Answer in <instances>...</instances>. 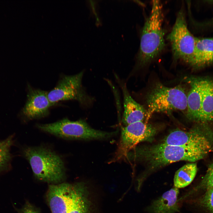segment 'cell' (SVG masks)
Returning <instances> with one entry per match:
<instances>
[{
  "instance_id": "obj_11",
  "label": "cell",
  "mask_w": 213,
  "mask_h": 213,
  "mask_svg": "<svg viewBox=\"0 0 213 213\" xmlns=\"http://www.w3.org/2000/svg\"><path fill=\"white\" fill-rule=\"evenodd\" d=\"M162 142L180 146H190L213 142V132L209 129L199 128L188 131L177 129L169 134Z\"/></svg>"
},
{
  "instance_id": "obj_3",
  "label": "cell",
  "mask_w": 213,
  "mask_h": 213,
  "mask_svg": "<svg viewBox=\"0 0 213 213\" xmlns=\"http://www.w3.org/2000/svg\"><path fill=\"white\" fill-rule=\"evenodd\" d=\"M47 197L51 213H90L87 190L83 183L50 185Z\"/></svg>"
},
{
  "instance_id": "obj_21",
  "label": "cell",
  "mask_w": 213,
  "mask_h": 213,
  "mask_svg": "<svg viewBox=\"0 0 213 213\" xmlns=\"http://www.w3.org/2000/svg\"><path fill=\"white\" fill-rule=\"evenodd\" d=\"M21 213H38V212L29 204H28L24 206Z\"/></svg>"
},
{
  "instance_id": "obj_12",
  "label": "cell",
  "mask_w": 213,
  "mask_h": 213,
  "mask_svg": "<svg viewBox=\"0 0 213 213\" xmlns=\"http://www.w3.org/2000/svg\"><path fill=\"white\" fill-rule=\"evenodd\" d=\"M184 79L191 87L187 95L186 116L191 121L199 122L206 79L193 77H186Z\"/></svg>"
},
{
  "instance_id": "obj_5",
  "label": "cell",
  "mask_w": 213,
  "mask_h": 213,
  "mask_svg": "<svg viewBox=\"0 0 213 213\" xmlns=\"http://www.w3.org/2000/svg\"><path fill=\"white\" fill-rule=\"evenodd\" d=\"M145 101L147 108L146 123L154 113L168 114L186 111L187 109V95L180 85L169 87L156 83L146 93Z\"/></svg>"
},
{
  "instance_id": "obj_2",
  "label": "cell",
  "mask_w": 213,
  "mask_h": 213,
  "mask_svg": "<svg viewBox=\"0 0 213 213\" xmlns=\"http://www.w3.org/2000/svg\"><path fill=\"white\" fill-rule=\"evenodd\" d=\"M162 12L160 1H153L151 14L141 33L139 50L136 57L137 68L144 67L154 60L165 47Z\"/></svg>"
},
{
  "instance_id": "obj_14",
  "label": "cell",
  "mask_w": 213,
  "mask_h": 213,
  "mask_svg": "<svg viewBox=\"0 0 213 213\" xmlns=\"http://www.w3.org/2000/svg\"><path fill=\"white\" fill-rule=\"evenodd\" d=\"M123 96L124 111L122 122L125 126L144 120L146 123L147 110L130 96L125 83L120 84Z\"/></svg>"
},
{
  "instance_id": "obj_19",
  "label": "cell",
  "mask_w": 213,
  "mask_h": 213,
  "mask_svg": "<svg viewBox=\"0 0 213 213\" xmlns=\"http://www.w3.org/2000/svg\"><path fill=\"white\" fill-rule=\"evenodd\" d=\"M199 187L203 188L206 189L213 188V162L208 167Z\"/></svg>"
},
{
  "instance_id": "obj_16",
  "label": "cell",
  "mask_w": 213,
  "mask_h": 213,
  "mask_svg": "<svg viewBox=\"0 0 213 213\" xmlns=\"http://www.w3.org/2000/svg\"><path fill=\"white\" fill-rule=\"evenodd\" d=\"M213 122V80L206 79L199 123Z\"/></svg>"
},
{
  "instance_id": "obj_1",
  "label": "cell",
  "mask_w": 213,
  "mask_h": 213,
  "mask_svg": "<svg viewBox=\"0 0 213 213\" xmlns=\"http://www.w3.org/2000/svg\"><path fill=\"white\" fill-rule=\"evenodd\" d=\"M212 149L213 142L190 146L174 145L162 142L135 148L128 153L125 159L143 162L151 172L177 162H194L204 158Z\"/></svg>"
},
{
  "instance_id": "obj_20",
  "label": "cell",
  "mask_w": 213,
  "mask_h": 213,
  "mask_svg": "<svg viewBox=\"0 0 213 213\" xmlns=\"http://www.w3.org/2000/svg\"><path fill=\"white\" fill-rule=\"evenodd\" d=\"M201 202L205 208L213 213V188L206 189Z\"/></svg>"
},
{
  "instance_id": "obj_6",
  "label": "cell",
  "mask_w": 213,
  "mask_h": 213,
  "mask_svg": "<svg viewBox=\"0 0 213 213\" xmlns=\"http://www.w3.org/2000/svg\"><path fill=\"white\" fill-rule=\"evenodd\" d=\"M36 126L44 132L69 139H101L111 137L116 133L96 130L83 120L72 121L66 118L52 123L37 124Z\"/></svg>"
},
{
  "instance_id": "obj_9",
  "label": "cell",
  "mask_w": 213,
  "mask_h": 213,
  "mask_svg": "<svg viewBox=\"0 0 213 213\" xmlns=\"http://www.w3.org/2000/svg\"><path fill=\"white\" fill-rule=\"evenodd\" d=\"M83 72L72 75H64L56 86L48 93L49 99L53 106L62 101L75 100L84 103L87 97L83 89L82 79Z\"/></svg>"
},
{
  "instance_id": "obj_13",
  "label": "cell",
  "mask_w": 213,
  "mask_h": 213,
  "mask_svg": "<svg viewBox=\"0 0 213 213\" xmlns=\"http://www.w3.org/2000/svg\"><path fill=\"white\" fill-rule=\"evenodd\" d=\"M178 188L174 187L154 200L146 208L147 213H176L179 211Z\"/></svg>"
},
{
  "instance_id": "obj_18",
  "label": "cell",
  "mask_w": 213,
  "mask_h": 213,
  "mask_svg": "<svg viewBox=\"0 0 213 213\" xmlns=\"http://www.w3.org/2000/svg\"><path fill=\"white\" fill-rule=\"evenodd\" d=\"M13 142L12 135L0 141V173L8 170L10 168L12 159L10 149Z\"/></svg>"
},
{
  "instance_id": "obj_8",
  "label": "cell",
  "mask_w": 213,
  "mask_h": 213,
  "mask_svg": "<svg viewBox=\"0 0 213 213\" xmlns=\"http://www.w3.org/2000/svg\"><path fill=\"white\" fill-rule=\"evenodd\" d=\"M156 132V129L153 126L143 121L122 127L118 146L110 162H116L125 159L128 153L141 142H151Z\"/></svg>"
},
{
  "instance_id": "obj_10",
  "label": "cell",
  "mask_w": 213,
  "mask_h": 213,
  "mask_svg": "<svg viewBox=\"0 0 213 213\" xmlns=\"http://www.w3.org/2000/svg\"><path fill=\"white\" fill-rule=\"evenodd\" d=\"M27 100L21 113L27 119L31 120L45 117L49 114L53 105L50 101L48 92L35 89L28 85Z\"/></svg>"
},
{
  "instance_id": "obj_4",
  "label": "cell",
  "mask_w": 213,
  "mask_h": 213,
  "mask_svg": "<svg viewBox=\"0 0 213 213\" xmlns=\"http://www.w3.org/2000/svg\"><path fill=\"white\" fill-rule=\"evenodd\" d=\"M23 153L30 164L34 175L39 180L57 183L64 178V162L51 150L43 146L28 147L24 149Z\"/></svg>"
},
{
  "instance_id": "obj_17",
  "label": "cell",
  "mask_w": 213,
  "mask_h": 213,
  "mask_svg": "<svg viewBox=\"0 0 213 213\" xmlns=\"http://www.w3.org/2000/svg\"><path fill=\"white\" fill-rule=\"evenodd\" d=\"M197 170L196 163L186 164L175 172L173 180L174 187L183 188L189 185L195 178Z\"/></svg>"
},
{
  "instance_id": "obj_15",
  "label": "cell",
  "mask_w": 213,
  "mask_h": 213,
  "mask_svg": "<svg viewBox=\"0 0 213 213\" xmlns=\"http://www.w3.org/2000/svg\"><path fill=\"white\" fill-rule=\"evenodd\" d=\"M213 63V38H196L192 61L190 64L197 68Z\"/></svg>"
},
{
  "instance_id": "obj_7",
  "label": "cell",
  "mask_w": 213,
  "mask_h": 213,
  "mask_svg": "<svg viewBox=\"0 0 213 213\" xmlns=\"http://www.w3.org/2000/svg\"><path fill=\"white\" fill-rule=\"evenodd\" d=\"M167 38L170 43L174 59L190 65L193 57L195 37L188 28L182 7L178 12L175 24Z\"/></svg>"
}]
</instances>
